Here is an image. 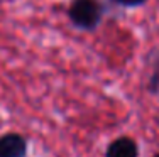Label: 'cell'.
<instances>
[{"mask_svg": "<svg viewBox=\"0 0 159 157\" xmlns=\"http://www.w3.org/2000/svg\"><path fill=\"white\" fill-rule=\"evenodd\" d=\"M102 9L97 0H75L70 9V17L81 29H93L98 24Z\"/></svg>", "mask_w": 159, "mask_h": 157, "instance_id": "6da1fadb", "label": "cell"}, {"mask_svg": "<svg viewBox=\"0 0 159 157\" xmlns=\"http://www.w3.org/2000/svg\"><path fill=\"white\" fill-rule=\"evenodd\" d=\"M115 2L122 3V5H127V7H134V5H141L146 0H115Z\"/></svg>", "mask_w": 159, "mask_h": 157, "instance_id": "277c9868", "label": "cell"}, {"mask_svg": "<svg viewBox=\"0 0 159 157\" xmlns=\"http://www.w3.org/2000/svg\"><path fill=\"white\" fill-rule=\"evenodd\" d=\"M156 157H159V154H157V155H156Z\"/></svg>", "mask_w": 159, "mask_h": 157, "instance_id": "5b68a950", "label": "cell"}, {"mask_svg": "<svg viewBox=\"0 0 159 157\" xmlns=\"http://www.w3.org/2000/svg\"><path fill=\"white\" fill-rule=\"evenodd\" d=\"M137 144L132 139L127 137H120V139L113 140L107 149L105 157H137Z\"/></svg>", "mask_w": 159, "mask_h": 157, "instance_id": "3957f363", "label": "cell"}, {"mask_svg": "<svg viewBox=\"0 0 159 157\" xmlns=\"http://www.w3.org/2000/svg\"><path fill=\"white\" fill-rule=\"evenodd\" d=\"M27 144L19 133H7L0 137V157H24Z\"/></svg>", "mask_w": 159, "mask_h": 157, "instance_id": "7a4b0ae2", "label": "cell"}]
</instances>
